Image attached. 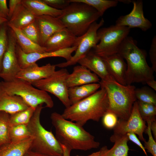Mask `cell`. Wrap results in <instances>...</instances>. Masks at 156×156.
<instances>
[{"label": "cell", "instance_id": "cell-20", "mask_svg": "<svg viewBox=\"0 0 156 156\" xmlns=\"http://www.w3.org/2000/svg\"><path fill=\"white\" fill-rule=\"evenodd\" d=\"M100 81V78L96 74L80 65L74 67L72 73H69L66 80L68 88L99 83Z\"/></svg>", "mask_w": 156, "mask_h": 156}, {"label": "cell", "instance_id": "cell-2", "mask_svg": "<svg viewBox=\"0 0 156 156\" xmlns=\"http://www.w3.org/2000/svg\"><path fill=\"white\" fill-rule=\"evenodd\" d=\"M118 53L127 62V85L135 83H146L154 79V72L147 62L146 53L137 46L136 41L132 37L128 36L125 38Z\"/></svg>", "mask_w": 156, "mask_h": 156}, {"label": "cell", "instance_id": "cell-29", "mask_svg": "<svg viewBox=\"0 0 156 156\" xmlns=\"http://www.w3.org/2000/svg\"><path fill=\"white\" fill-rule=\"evenodd\" d=\"M10 115L6 112L0 111V147L11 142Z\"/></svg>", "mask_w": 156, "mask_h": 156}, {"label": "cell", "instance_id": "cell-4", "mask_svg": "<svg viewBox=\"0 0 156 156\" xmlns=\"http://www.w3.org/2000/svg\"><path fill=\"white\" fill-rule=\"evenodd\" d=\"M101 87L104 88L107 93L109 107L107 112L115 114L119 119L127 120L136 101L133 85H122L114 79L107 81L100 80Z\"/></svg>", "mask_w": 156, "mask_h": 156}, {"label": "cell", "instance_id": "cell-40", "mask_svg": "<svg viewBox=\"0 0 156 156\" xmlns=\"http://www.w3.org/2000/svg\"><path fill=\"white\" fill-rule=\"evenodd\" d=\"M126 135L129 140L131 141L139 146L142 150L146 156H148L144 146L138 138L136 134L133 132H130L127 133Z\"/></svg>", "mask_w": 156, "mask_h": 156}, {"label": "cell", "instance_id": "cell-7", "mask_svg": "<svg viewBox=\"0 0 156 156\" xmlns=\"http://www.w3.org/2000/svg\"><path fill=\"white\" fill-rule=\"evenodd\" d=\"M0 92L18 95L29 107L34 109L44 104L49 108L54 106L53 101L48 92L34 87L31 83L18 78L9 81H0Z\"/></svg>", "mask_w": 156, "mask_h": 156}, {"label": "cell", "instance_id": "cell-46", "mask_svg": "<svg viewBox=\"0 0 156 156\" xmlns=\"http://www.w3.org/2000/svg\"><path fill=\"white\" fill-rule=\"evenodd\" d=\"M150 128L152 134H153L154 139H156V121H153L152 122L150 125Z\"/></svg>", "mask_w": 156, "mask_h": 156}, {"label": "cell", "instance_id": "cell-34", "mask_svg": "<svg viewBox=\"0 0 156 156\" xmlns=\"http://www.w3.org/2000/svg\"><path fill=\"white\" fill-rule=\"evenodd\" d=\"M8 29L7 23H3L0 26V73L3 59L8 47Z\"/></svg>", "mask_w": 156, "mask_h": 156}, {"label": "cell", "instance_id": "cell-38", "mask_svg": "<svg viewBox=\"0 0 156 156\" xmlns=\"http://www.w3.org/2000/svg\"><path fill=\"white\" fill-rule=\"evenodd\" d=\"M50 7L57 10H62L70 3V0H42Z\"/></svg>", "mask_w": 156, "mask_h": 156}, {"label": "cell", "instance_id": "cell-6", "mask_svg": "<svg viewBox=\"0 0 156 156\" xmlns=\"http://www.w3.org/2000/svg\"><path fill=\"white\" fill-rule=\"evenodd\" d=\"M43 104L36 108L27 127L32 138L30 150L52 156L63 155L60 143L51 131L45 129L41 124L40 117Z\"/></svg>", "mask_w": 156, "mask_h": 156}, {"label": "cell", "instance_id": "cell-9", "mask_svg": "<svg viewBox=\"0 0 156 156\" xmlns=\"http://www.w3.org/2000/svg\"><path fill=\"white\" fill-rule=\"evenodd\" d=\"M69 74L65 68L55 70L49 77L31 83L36 88L53 94L65 106L71 105L66 80Z\"/></svg>", "mask_w": 156, "mask_h": 156}, {"label": "cell", "instance_id": "cell-3", "mask_svg": "<svg viewBox=\"0 0 156 156\" xmlns=\"http://www.w3.org/2000/svg\"><path fill=\"white\" fill-rule=\"evenodd\" d=\"M100 88L88 97L65 108L62 116L82 126L89 120L99 122L109 107L106 92Z\"/></svg>", "mask_w": 156, "mask_h": 156}, {"label": "cell", "instance_id": "cell-16", "mask_svg": "<svg viewBox=\"0 0 156 156\" xmlns=\"http://www.w3.org/2000/svg\"><path fill=\"white\" fill-rule=\"evenodd\" d=\"M56 67L55 65L50 63L40 66L35 63L21 68L16 78L31 84L49 77L56 70Z\"/></svg>", "mask_w": 156, "mask_h": 156}, {"label": "cell", "instance_id": "cell-39", "mask_svg": "<svg viewBox=\"0 0 156 156\" xmlns=\"http://www.w3.org/2000/svg\"><path fill=\"white\" fill-rule=\"evenodd\" d=\"M149 56L152 64L151 67L154 72H156V36L153 37L149 51Z\"/></svg>", "mask_w": 156, "mask_h": 156}, {"label": "cell", "instance_id": "cell-42", "mask_svg": "<svg viewBox=\"0 0 156 156\" xmlns=\"http://www.w3.org/2000/svg\"><path fill=\"white\" fill-rule=\"evenodd\" d=\"M7 2L6 0H0V12L8 19L9 10Z\"/></svg>", "mask_w": 156, "mask_h": 156}, {"label": "cell", "instance_id": "cell-28", "mask_svg": "<svg viewBox=\"0 0 156 156\" xmlns=\"http://www.w3.org/2000/svg\"><path fill=\"white\" fill-rule=\"evenodd\" d=\"M70 1L85 3L95 9L102 16L108 9L116 6L119 2L117 0H70Z\"/></svg>", "mask_w": 156, "mask_h": 156}, {"label": "cell", "instance_id": "cell-13", "mask_svg": "<svg viewBox=\"0 0 156 156\" xmlns=\"http://www.w3.org/2000/svg\"><path fill=\"white\" fill-rule=\"evenodd\" d=\"M77 47V46H75L52 52L26 53L17 44L16 50L19 64L21 68H23L36 63L40 59L47 57H62L65 59L66 61H68L71 57L72 53L75 52Z\"/></svg>", "mask_w": 156, "mask_h": 156}, {"label": "cell", "instance_id": "cell-11", "mask_svg": "<svg viewBox=\"0 0 156 156\" xmlns=\"http://www.w3.org/2000/svg\"><path fill=\"white\" fill-rule=\"evenodd\" d=\"M8 47L3 59L0 73V77L6 81H11L16 78L21 69L16 53V38L13 31L8 27Z\"/></svg>", "mask_w": 156, "mask_h": 156}, {"label": "cell", "instance_id": "cell-44", "mask_svg": "<svg viewBox=\"0 0 156 156\" xmlns=\"http://www.w3.org/2000/svg\"><path fill=\"white\" fill-rule=\"evenodd\" d=\"M24 156H52L37 152L30 150H29ZM63 156V155L61 156Z\"/></svg>", "mask_w": 156, "mask_h": 156}, {"label": "cell", "instance_id": "cell-41", "mask_svg": "<svg viewBox=\"0 0 156 156\" xmlns=\"http://www.w3.org/2000/svg\"><path fill=\"white\" fill-rule=\"evenodd\" d=\"M21 0H10L9 1V16L8 20L12 16L17 6L21 3Z\"/></svg>", "mask_w": 156, "mask_h": 156}, {"label": "cell", "instance_id": "cell-24", "mask_svg": "<svg viewBox=\"0 0 156 156\" xmlns=\"http://www.w3.org/2000/svg\"><path fill=\"white\" fill-rule=\"evenodd\" d=\"M100 88V83H97L68 88V95L71 105L88 97Z\"/></svg>", "mask_w": 156, "mask_h": 156}, {"label": "cell", "instance_id": "cell-47", "mask_svg": "<svg viewBox=\"0 0 156 156\" xmlns=\"http://www.w3.org/2000/svg\"><path fill=\"white\" fill-rule=\"evenodd\" d=\"M146 83L154 91L156 90V81L154 79L149 80Z\"/></svg>", "mask_w": 156, "mask_h": 156}, {"label": "cell", "instance_id": "cell-21", "mask_svg": "<svg viewBox=\"0 0 156 156\" xmlns=\"http://www.w3.org/2000/svg\"><path fill=\"white\" fill-rule=\"evenodd\" d=\"M29 107L20 96L0 92V111L12 114Z\"/></svg>", "mask_w": 156, "mask_h": 156}, {"label": "cell", "instance_id": "cell-31", "mask_svg": "<svg viewBox=\"0 0 156 156\" xmlns=\"http://www.w3.org/2000/svg\"><path fill=\"white\" fill-rule=\"evenodd\" d=\"M135 94L137 101L156 105V94L151 89L147 87L136 88Z\"/></svg>", "mask_w": 156, "mask_h": 156}, {"label": "cell", "instance_id": "cell-1", "mask_svg": "<svg viewBox=\"0 0 156 156\" xmlns=\"http://www.w3.org/2000/svg\"><path fill=\"white\" fill-rule=\"evenodd\" d=\"M50 118L57 140L60 144L73 150L86 151L98 148L100 143L83 126L65 119L57 112L52 113Z\"/></svg>", "mask_w": 156, "mask_h": 156}, {"label": "cell", "instance_id": "cell-19", "mask_svg": "<svg viewBox=\"0 0 156 156\" xmlns=\"http://www.w3.org/2000/svg\"><path fill=\"white\" fill-rule=\"evenodd\" d=\"M101 57L114 79L122 85H126L127 65L124 59L118 53Z\"/></svg>", "mask_w": 156, "mask_h": 156}, {"label": "cell", "instance_id": "cell-18", "mask_svg": "<svg viewBox=\"0 0 156 156\" xmlns=\"http://www.w3.org/2000/svg\"><path fill=\"white\" fill-rule=\"evenodd\" d=\"M77 37L66 28L55 33L47 40L43 47L52 52L75 46Z\"/></svg>", "mask_w": 156, "mask_h": 156}, {"label": "cell", "instance_id": "cell-33", "mask_svg": "<svg viewBox=\"0 0 156 156\" xmlns=\"http://www.w3.org/2000/svg\"><path fill=\"white\" fill-rule=\"evenodd\" d=\"M140 115L145 122L156 120V105L137 101Z\"/></svg>", "mask_w": 156, "mask_h": 156}, {"label": "cell", "instance_id": "cell-37", "mask_svg": "<svg viewBox=\"0 0 156 156\" xmlns=\"http://www.w3.org/2000/svg\"><path fill=\"white\" fill-rule=\"evenodd\" d=\"M117 118L114 113L107 112L102 117L103 125L107 129H113L117 123Z\"/></svg>", "mask_w": 156, "mask_h": 156}, {"label": "cell", "instance_id": "cell-15", "mask_svg": "<svg viewBox=\"0 0 156 156\" xmlns=\"http://www.w3.org/2000/svg\"><path fill=\"white\" fill-rule=\"evenodd\" d=\"M35 22L39 32V44L42 47L51 36L65 28L58 18L49 15L36 16Z\"/></svg>", "mask_w": 156, "mask_h": 156}, {"label": "cell", "instance_id": "cell-30", "mask_svg": "<svg viewBox=\"0 0 156 156\" xmlns=\"http://www.w3.org/2000/svg\"><path fill=\"white\" fill-rule=\"evenodd\" d=\"M35 109L29 107L25 110L10 114V126L21 125H27L29 122Z\"/></svg>", "mask_w": 156, "mask_h": 156}, {"label": "cell", "instance_id": "cell-35", "mask_svg": "<svg viewBox=\"0 0 156 156\" xmlns=\"http://www.w3.org/2000/svg\"><path fill=\"white\" fill-rule=\"evenodd\" d=\"M20 30L31 41L39 44V32L35 21Z\"/></svg>", "mask_w": 156, "mask_h": 156}, {"label": "cell", "instance_id": "cell-26", "mask_svg": "<svg viewBox=\"0 0 156 156\" xmlns=\"http://www.w3.org/2000/svg\"><path fill=\"white\" fill-rule=\"evenodd\" d=\"M13 31L16 38L17 44L22 50L26 53L46 52L45 47L36 44L27 37L20 30L13 26L7 25Z\"/></svg>", "mask_w": 156, "mask_h": 156}, {"label": "cell", "instance_id": "cell-23", "mask_svg": "<svg viewBox=\"0 0 156 156\" xmlns=\"http://www.w3.org/2000/svg\"><path fill=\"white\" fill-rule=\"evenodd\" d=\"M21 3L36 16L46 15L58 17L62 13V10L50 7L42 0H21Z\"/></svg>", "mask_w": 156, "mask_h": 156}, {"label": "cell", "instance_id": "cell-36", "mask_svg": "<svg viewBox=\"0 0 156 156\" xmlns=\"http://www.w3.org/2000/svg\"><path fill=\"white\" fill-rule=\"evenodd\" d=\"M147 124V128L145 132L147 134L148 139L147 141H145L144 142V147L147 150L148 152L150 153L153 156H156V142L153 138L150 128V125L151 122H146Z\"/></svg>", "mask_w": 156, "mask_h": 156}, {"label": "cell", "instance_id": "cell-32", "mask_svg": "<svg viewBox=\"0 0 156 156\" xmlns=\"http://www.w3.org/2000/svg\"><path fill=\"white\" fill-rule=\"evenodd\" d=\"M10 136L11 142L21 141L31 137L27 125H26L11 126Z\"/></svg>", "mask_w": 156, "mask_h": 156}, {"label": "cell", "instance_id": "cell-22", "mask_svg": "<svg viewBox=\"0 0 156 156\" xmlns=\"http://www.w3.org/2000/svg\"><path fill=\"white\" fill-rule=\"evenodd\" d=\"M36 16L21 3L16 7L7 25L21 30L34 22Z\"/></svg>", "mask_w": 156, "mask_h": 156}, {"label": "cell", "instance_id": "cell-12", "mask_svg": "<svg viewBox=\"0 0 156 156\" xmlns=\"http://www.w3.org/2000/svg\"><path fill=\"white\" fill-rule=\"evenodd\" d=\"M147 128L145 122L142 118L139 112L138 102L134 103L131 114L128 119H119L113 129L114 133L119 135H126L132 132L137 134L139 139L144 142L145 141L143 133Z\"/></svg>", "mask_w": 156, "mask_h": 156}, {"label": "cell", "instance_id": "cell-10", "mask_svg": "<svg viewBox=\"0 0 156 156\" xmlns=\"http://www.w3.org/2000/svg\"><path fill=\"white\" fill-rule=\"evenodd\" d=\"M104 23L103 18L99 23L94 22L85 33L77 37L75 45L77 47L73 55L69 60L55 64L56 67L64 68L77 63L98 44L99 39L97 31Z\"/></svg>", "mask_w": 156, "mask_h": 156}, {"label": "cell", "instance_id": "cell-14", "mask_svg": "<svg viewBox=\"0 0 156 156\" xmlns=\"http://www.w3.org/2000/svg\"><path fill=\"white\" fill-rule=\"evenodd\" d=\"M133 8L128 14L122 16L118 18L115 25L127 27L130 29L138 28L146 31L152 26L151 22L145 18L143 10V2L142 0L132 1Z\"/></svg>", "mask_w": 156, "mask_h": 156}, {"label": "cell", "instance_id": "cell-25", "mask_svg": "<svg viewBox=\"0 0 156 156\" xmlns=\"http://www.w3.org/2000/svg\"><path fill=\"white\" fill-rule=\"evenodd\" d=\"M31 137L16 142H10L0 147V156H24L30 149Z\"/></svg>", "mask_w": 156, "mask_h": 156}, {"label": "cell", "instance_id": "cell-17", "mask_svg": "<svg viewBox=\"0 0 156 156\" xmlns=\"http://www.w3.org/2000/svg\"><path fill=\"white\" fill-rule=\"evenodd\" d=\"M77 63L92 71L101 80L105 81L114 79L110 74L102 58L93 51H90Z\"/></svg>", "mask_w": 156, "mask_h": 156}, {"label": "cell", "instance_id": "cell-8", "mask_svg": "<svg viewBox=\"0 0 156 156\" xmlns=\"http://www.w3.org/2000/svg\"><path fill=\"white\" fill-rule=\"evenodd\" d=\"M130 30L128 27L115 25L100 28L97 31L99 43L93 49V51L101 57L118 53L122 43L128 36Z\"/></svg>", "mask_w": 156, "mask_h": 156}, {"label": "cell", "instance_id": "cell-5", "mask_svg": "<svg viewBox=\"0 0 156 156\" xmlns=\"http://www.w3.org/2000/svg\"><path fill=\"white\" fill-rule=\"evenodd\" d=\"M70 2L58 18L65 28L76 36L79 37L85 33L92 24L101 16L90 6L81 2Z\"/></svg>", "mask_w": 156, "mask_h": 156}, {"label": "cell", "instance_id": "cell-48", "mask_svg": "<svg viewBox=\"0 0 156 156\" xmlns=\"http://www.w3.org/2000/svg\"><path fill=\"white\" fill-rule=\"evenodd\" d=\"M8 19L0 12V26L8 21Z\"/></svg>", "mask_w": 156, "mask_h": 156}, {"label": "cell", "instance_id": "cell-27", "mask_svg": "<svg viewBox=\"0 0 156 156\" xmlns=\"http://www.w3.org/2000/svg\"><path fill=\"white\" fill-rule=\"evenodd\" d=\"M110 140L114 144L101 156H128L129 150L127 143L129 141L127 135H119L113 133Z\"/></svg>", "mask_w": 156, "mask_h": 156}, {"label": "cell", "instance_id": "cell-43", "mask_svg": "<svg viewBox=\"0 0 156 156\" xmlns=\"http://www.w3.org/2000/svg\"><path fill=\"white\" fill-rule=\"evenodd\" d=\"M108 149L107 146H105L101 147L98 151L94 152L90 155L86 156H101L105 153ZM76 156H84L81 155H77Z\"/></svg>", "mask_w": 156, "mask_h": 156}, {"label": "cell", "instance_id": "cell-45", "mask_svg": "<svg viewBox=\"0 0 156 156\" xmlns=\"http://www.w3.org/2000/svg\"><path fill=\"white\" fill-rule=\"evenodd\" d=\"M60 144L63 151V156H70L72 150L65 145L61 144Z\"/></svg>", "mask_w": 156, "mask_h": 156}]
</instances>
